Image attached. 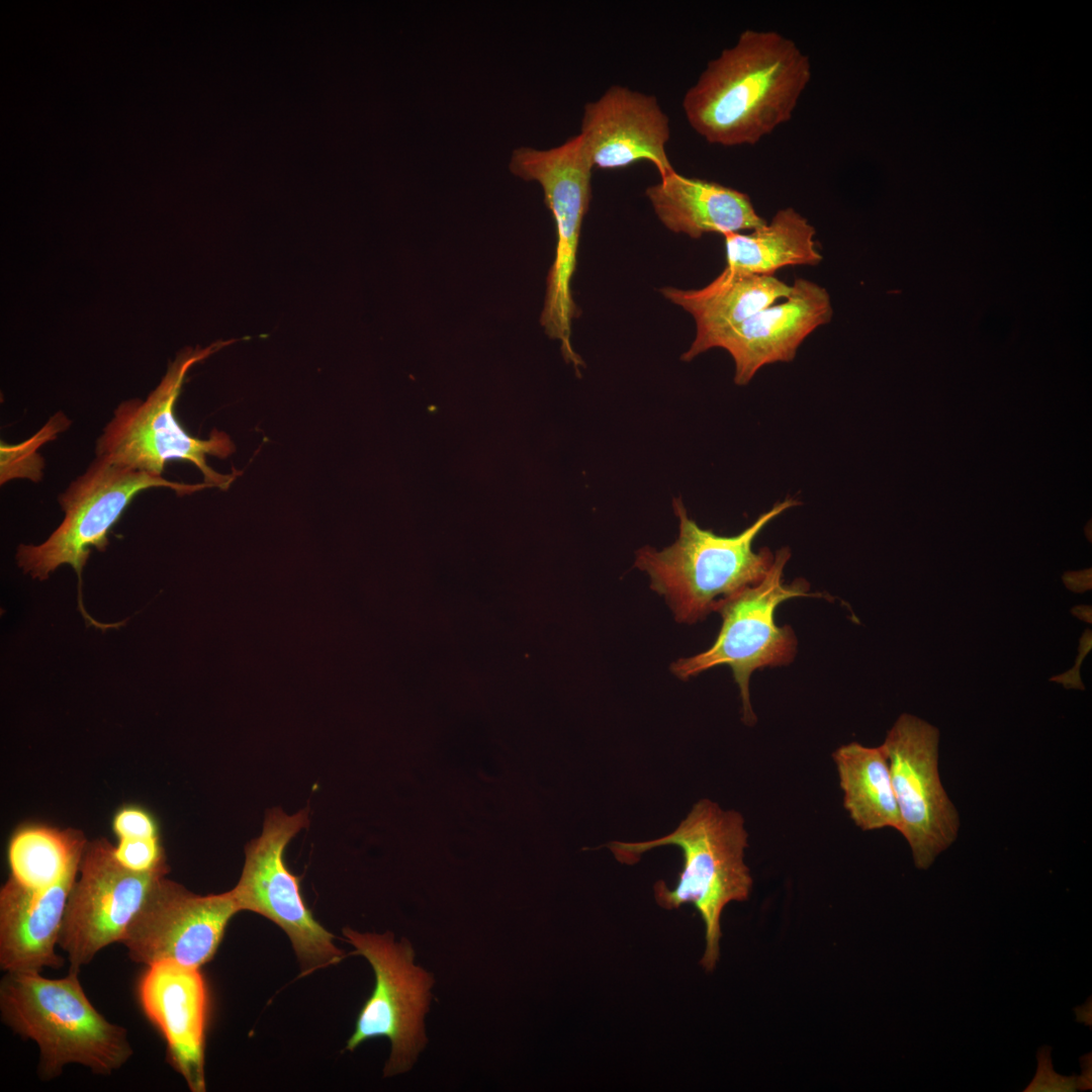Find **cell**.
I'll list each match as a JSON object with an SVG mask.
<instances>
[{
    "instance_id": "cell-9",
    "label": "cell",
    "mask_w": 1092,
    "mask_h": 1092,
    "mask_svg": "<svg viewBox=\"0 0 1092 1092\" xmlns=\"http://www.w3.org/2000/svg\"><path fill=\"white\" fill-rule=\"evenodd\" d=\"M309 823L308 809L288 815L280 808L266 812L261 834L245 847V863L232 889L240 911L258 913L284 930L300 963L302 975L339 963L343 952L313 917L301 895L299 878L284 860L290 840Z\"/></svg>"
},
{
    "instance_id": "cell-22",
    "label": "cell",
    "mask_w": 1092,
    "mask_h": 1092,
    "mask_svg": "<svg viewBox=\"0 0 1092 1092\" xmlns=\"http://www.w3.org/2000/svg\"><path fill=\"white\" fill-rule=\"evenodd\" d=\"M86 844L83 833L73 828L21 827L8 846L10 877L26 888H48L79 867Z\"/></svg>"
},
{
    "instance_id": "cell-8",
    "label": "cell",
    "mask_w": 1092,
    "mask_h": 1092,
    "mask_svg": "<svg viewBox=\"0 0 1092 1092\" xmlns=\"http://www.w3.org/2000/svg\"><path fill=\"white\" fill-rule=\"evenodd\" d=\"M154 487L170 488L182 495L209 486L204 482L172 481L95 457L86 471L59 495L65 518L49 539L39 545L21 544L18 547L19 567L33 578L44 580L59 566H72L79 577V603L85 614L80 584L91 548L104 551L111 528L131 500L143 490Z\"/></svg>"
},
{
    "instance_id": "cell-17",
    "label": "cell",
    "mask_w": 1092,
    "mask_h": 1092,
    "mask_svg": "<svg viewBox=\"0 0 1092 1092\" xmlns=\"http://www.w3.org/2000/svg\"><path fill=\"white\" fill-rule=\"evenodd\" d=\"M79 867L43 889L26 888L11 877L0 891V967L6 973L59 969L56 953L69 893Z\"/></svg>"
},
{
    "instance_id": "cell-7",
    "label": "cell",
    "mask_w": 1092,
    "mask_h": 1092,
    "mask_svg": "<svg viewBox=\"0 0 1092 1092\" xmlns=\"http://www.w3.org/2000/svg\"><path fill=\"white\" fill-rule=\"evenodd\" d=\"M790 557L789 548L778 550L761 581L725 599L718 606L716 612L722 617V625L713 645L702 653L680 658L670 666L672 673L684 680L715 666H729L739 688L743 722L747 725L756 722L749 699L751 673L761 667L789 664L797 651L792 628L776 624L777 607L793 598L827 597L811 594L809 583L803 578L791 583L783 580Z\"/></svg>"
},
{
    "instance_id": "cell-1",
    "label": "cell",
    "mask_w": 1092,
    "mask_h": 1092,
    "mask_svg": "<svg viewBox=\"0 0 1092 1092\" xmlns=\"http://www.w3.org/2000/svg\"><path fill=\"white\" fill-rule=\"evenodd\" d=\"M811 78V61L793 39L747 28L708 62L682 110L710 145L754 146L792 118Z\"/></svg>"
},
{
    "instance_id": "cell-21",
    "label": "cell",
    "mask_w": 1092,
    "mask_h": 1092,
    "mask_svg": "<svg viewBox=\"0 0 1092 1092\" xmlns=\"http://www.w3.org/2000/svg\"><path fill=\"white\" fill-rule=\"evenodd\" d=\"M843 794V807L863 831L893 828L901 819L887 758L881 747L851 742L832 754Z\"/></svg>"
},
{
    "instance_id": "cell-20",
    "label": "cell",
    "mask_w": 1092,
    "mask_h": 1092,
    "mask_svg": "<svg viewBox=\"0 0 1092 1092\" xmlns=\"http://www.w3.org/2000/svg\"><path fill=\"white\" fill-rule=\"evenodd\" d=\"M815 234V228L803 214L793 207L782 208L756 230L723 235L726 267L774 275L784 267L819 265L823 257L816 248Z\"/></svg>"
},
{
    "instance_id": "cell-15",
    "label": "cell",
    "mask_w": 1092,
    "mask_h": 1092,
    "mask_svg": "<svg viewBox=\"0 0 1092 1092\" xmlns=\"http://www.w3.org/2000/svg\"><path fill=\"white\" fill-rule=\"evenodd\" d=\"M138 993L146 1016L166 1041L170 1064L191 1091H205L208 992L199 969L172 961L150 965Z\"/></svg>"
},
{
    "instance_id": "cell-3",
    "label": "cell",
    "mask_w": 1092,
    "mask_h": 1092,
    "mask_svg": "<svg viewBox=\"0 0 1092 1092\" xmlns=\"http://www.w3.org/2000/svg\"><path fill=\"white\" fill-rule=\"evenodd\" d=\"M798 505L788 497L739 534L721 536L701 528L675 497L677 539L660 551L639 549L635 566L649 575L651 588L665 599L678 623H696L717 611L725 599L763 579L775 554L767 548L755 552L753 542L770 521Z\"/></svg>"
},
{
    "instance_id": "cell-4",
    "label": "cell",
    "mask_w": 1092,
    "mask_h": 1092,
    "mask_svg": "<svg viewBox=\"0 0 1092 1092\" xmlns=\"http://www.w3.org/2000/svg\"><path fill=\"white\" fill-rule=\"evenodd\" d=\"M76 972L48 979L39 973H6L0 984L1 1017L39 1048V1072L54 1078L69 1064L109 1075L132 1055L126 1030L90 1003Z\"/></svg>"
},
{
    "instance_id": "cell-12",
    "label": "cell",
    "mask_w": 1092,
    "mask_h": 1092,
    "mask_svg": "<svg viewBox=\"0 0 1092 1092\" xmlns=\"http://www.w3.org/2000/svg\"><path fill=\"white\" fill-rule=\"evenodd\" d=\"M66 904L58 945L79 973L105 946L121 942L133 916L169 867L138 873L121 866L105 839L87 842Z\"/></svg>"
},
{
    "instance_id": "cell-11",
    "label": "cell",
    "mask_w": 1092,
    "mask_h": 1092,
    "mask_svg": "<svg viewBox=\"0 0 1092 1092\" xmlns=\"http://www.w3.org/2000/svg\"><path fill=\"white\" fill-rule=\"evenodd\" d=\"M939 731L902 714L881 745L888 761L901 826L917 869H928L958 838L960 815L938 771Z\"/></svg>"
},
{
    "instance_id": "cell-14",
    "label": "cell",
    "mask_w": 1092,
    "mask_h": 1092,
    "mask_svg": "<svg viewBox=\"0 0 1092 1092\" xmlns=\"http://www.w3.org/2000/svg\"><path fill=\"white\" fill-rule=\"evenodd\" d=\"M578 134L593 168L620 169L646 161L660 178L674 171L666 152L669 118L654 95L610 86L584 104Z\"/></svg>"
},
{
    "instance_id": "cell-24",
    "label": "cell",
    "mask_w": 1092,
    "mask_h": 1092,
    "mask_svg": "<svg viewBox=\"0 0 1092 1092\" xmlns=\"http://www.w3.org/2000/svg\"><path fill=\"white\" fill-rule=\"evenodd\" d=\"M112 828L119 839L159 837L156 820L148 811L136 806L118 810L113 817Z\"/></svg>"
},
{
    "instance_id": "cell-16",
    "label": "cell",
    "mask_w": 1092,
    "mask_h": 1092,
    "mask_svg": "<svg viewBox=\"0 0 1092 1092\" xmlns=\"http://www.w3.org/2000/svg\"><path fill=\"white\" fill-rule=\"evenodd\" d=\"M833 315L828 291L798 278L789 295L720 334L711 345L722 348L735 365L734 382L746 385L765 365L791 362L804 340Z\"/></svg>"
},
{
    "instance_id": "cell-18",
    "label": "cell",
    "mask_w": 1092,
    "mask_h": 1092,
    "mask_svg": "<svg viewBox=\"0 0 1092 1092\" xmlns=\"http://www.w3.org/2000/svg\"><path fill=\"white\" fill-rule=\"evenodd\" d=\"M645 193L665 228L693 239L706 234L750 232L766 222L746 193L717 182L687 177L675 170L649 186Z\"/></svg>"
},
{
    "instance_id": "cell-19",
    "label": "cell",
    "mask_w": 1092,
    "mask_h": 1092,
    "mask_svg": "<svg viewBox=\"0 0 1092 1092\" xmlns=\"http://www.w3.org/2000/svg\"><path fill=\"white\" fill-rule=\"evenodd\" d=\"M790 291L791 285L774 275L751 274L728 267L699 289H660L665 298L682 307L696 323V336L681 356L684 361H691L710 350L720 334L786 298Z\"/></svg>"
},
{
    "instance_id": "cell-13",
    "label": "cell",
    "mask_w": 1092,
    "mask_h": 1092,
    "mask_svg": "<svg viewBox=\"0 0 1092 1092\" xmlns=\"http://www.w3.org/2000/svg\"><path fill=\"white\" fill-rule=\"evenodd\" d=\"M239 911L232 891L200 896L165 876L148 894L121 942L133 962L150 966L172 961L199 969L213 958Z\"/></svg>"
},
{
    "instance_id": "cell-5",
    "label": "cell",
    "mask_w": 1092,
    "mask_h": 1092,
    "mask_svg": "<svg viewBox=\"0 0 1092 1092\" xmlns=\"http://www.w3.org/2000/svg\"><path fill=\"white\" fill-rule=\"evenodd\" d=\"M218 341L206 348H185L177 354L158 386L145 400L122 401L96 442V457L112 464L163 476L170 461L192 463L209 487L228 489L240 474H221L207 464V456L228 458L235 451L230 436L216 429L207 439L188 434L178 422L175 404L188 370L236 342Z\"/></svg>"
},
{
    "instance_id": "cell-23",
    "label": "cell",
    "mask_w": 1092,
    "mask_h": 1092,
    "mask_svg": "<svg viewBox=\"0 0 1092 1092\" xmlns=\"http://www.w3.org/2000/svg\"><path fill=\"white\" fill-rule=\"evenodd\" d=\"M114 855L124 868L146 873L167 866L166 855L159 837L119 839Z\"/></svg>"
},
{
    "instance_id": "cell-27",
    "label": "cell",
    "mask_w": 1092,
    "mask_h": 1092,
    "mask_svg": "<svg viewBox=\"0 0 1092 1092\" xmlns=\"http://www.w3.org/2000/svg\"><path fill=\"white\" fill-rule=\"evenodd\" d=\"M1071 612L1079 619L1091 623L1090 606H1076Z\"/></svg>"
},
{
    "instance_id": "cell-10",
    "label": "cell",
    "mask_w": 1092,
    "mask_h": 1092,
    "mask_svg": "<svg viewBox=\"0 0 1092 1092\" xmlns=\"http://www.w3.org/2000/svg\"><path fill=\"white\" fill-rule=\"evenodd\" d=\"M343 934L355 947L354 953L367 959L375 975L373 991L358 1014L346 1050L354 1051L368 1039L385 1036L391 1042V1053L384 1075L404 1073L427 1041L424 1017L433 976L415 965L414 949L404 938L396 942L389 932L360 933L349 927Z\"/></svg>"
},
{
    "instance_id": "cell-25",
    "label": "cell",
    "mask_w": 1092,
    "mask_h": 1092,
    "mask_svg": "<svg viewBox=\"0 0 1092 1092\" xmlns=\"http://www.w3.org/2000/svg\"><path fill=\"white\" fill-rule=\"evenodd\" d=\"M1091 639H1092L1091 630L1090 629L1085 630V632L1083 633V635H1082V637L1080 639L1079 655H1078V657L1076 659V664H1075L1074 668H1071L1070 670H1068L1065 673H1062V674H1059V675H1057L1055 677H1052L1051 680L1061 682L1067 689L1072 688V689L1084 690V686H1083V684L1081 681V677H1080V674H1079V665H1081L1082 660L1084 659L1086 654H1088L1089 651L1091 650V646H1092V640Z\"/></svg>"
},
{
    "instance_id": "cell-6",
    "label": "cell",
    "mask_w": 1092,
    "mask_h": 1092,
    "mask_svg": "<svg viewBox=\"0 0 1092 1092\" xmlns=\"http://www.w3.org/2000/svg\"><path fill=\"white\" fill-rule=\"evenodd\" d=\"M510 171L526 181L537 182L544 193L556 228V247L549 269L540 323L547 336L557 340L564 359L577 369L582 359L572 348L571 324L578 311L571 280L583 218L592 199V171L579 134L546 150L515 149Z\"/></svg>"
},
{
    "instance_id": "cell-2",
    "label": "cell",
    "mask_w": 1092,
    "mask_h": 1092,
    "mask_svg": "<svg viewBox=\"0 0 1092 1092\" xmlns=\"http://www.w3.org/2000/svg\"><path fill=\"white\" fill-rule=\"evenodd\" d=\"M748 833L743 816L735 810H723L716 802L702 799L678 826L662 837L641 841H613L607 844L616 859L634 864L653 848L673 845L682 853V867L673 888L655 883L656 903L673 910L691 904L699 912L705 927V950L702 967L710 972L720 956L721 917L731 902L748 900L752 878L744 862Z\"/></svg>"
},
{
    "instance_id": "cell-26",
    "label": "cell",
    "mask_w": 1092,
    "mask_h": 1092,
    "mask_svg": "<svg viewBox=\"0 0 1092 1092\" xmlns=\"http://www.w3.org/2000/svg\"><path fill=\"white\" fill-rule=\"evenodd\" d=\"M1066 586L1075 593H1083L1091 588V570L1067 572L1063 575Z\"/></svg>"
}]
</instances>
